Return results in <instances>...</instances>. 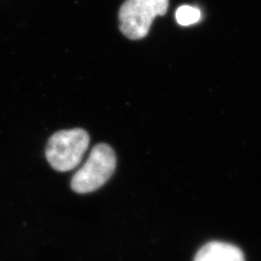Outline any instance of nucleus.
<instances>
[{
	"instance_id": "f257e3e1",
	"label": "nucleus",
	"mask_w": 261,
	"mask_h": 261,
	"mask_svg": "<svg viewBox=\"0 0 261 261\" xmlns=\"http://www.w3.org/2000/svg\"><path fill=\"white\" fill-rule=\"evenodd\" d=\"M115 167L116 157L112 147L106 143L97 144L85 164L72 178L73 191L88 194L100 189L112 177Z\"/></svg>"
},
{
	"instance_id": "f03ea898",
	"label": "nucleus",
	"mask_w": 261,
	"mask_h": 261,
	"mask_svg": "<svg viewBox=\"0 0 261 261\" xmlns=\"http://www.w3.org/2000/svg\"><path fill=\"white\" fill-rule=\"evenodd\" d=\"M88 144L89 136L83 129L57 132L47 142V162L57 171H69L80 164Z\"/></svg>"
},
{
	"instance_id": "39448f33",
	"label": "nucleus",
	"mask_w": 261,
	"mask_h": 261,
	"mask_svg": "<svg viewBox=\"0 0 261 261\" xmlns=\"http://www.w3.org/2000/svg\"><path fill=\"white\" fill-rule=\"evenodd\" d=\"M175 18L180 25L189 27L197 23L201 19V12L197 7L183 5L178 8Z\"/></svg>"
},
{
	"instance_id": "7ed1b4c3",
	"label": "nucleus",
	"mask_w": 261,
	"mask_h": 261,
	"mask_svg": "<svg viewBox=\"0 0 261 261\" xmlns=\"http://www.w3.org/2000/svg\"><path fill=\"white\" fill-rule=\"evenodd\" d=\"M169 0H126L119 11L120 30L130 40H140L149 32L157 16L166 15Z\"/></svg>"
},
{
	"instance_id": "20e7f679",
	"label": "nucleus",
	"mask_w": 261,
	"mask_h": 261,
	"mask_svg": "<svg viewBox=\"0 0 261 261\" xmlns=\"http://www.w3.org/2000/svg\"><path fill=\"white\" fill-rule=\"evenodd\" d=\"M194 261H245L242 251L229 243H207L196 254Z\"/></svg>"
}]
</instances>
